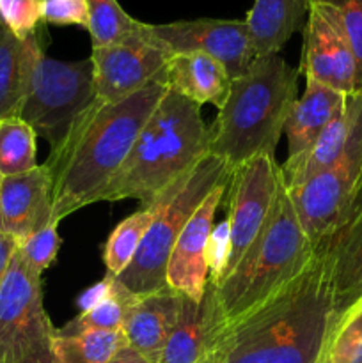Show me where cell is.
I'll return each mask as SVG.
<instances>
[{
    "label": "cell",
    "mask_w": 362,
    "mask_h": 363,
    "mask_svg": "<svg viewBox=\"0 0 362 363\" xmlns=\"http://www.w3.org/2000/svg\"><path fill=\"white\" fill-rule=\"evenodd\" d=\"M334 318L327 240L293 280L208 346L219 363H316Z\"/></svg>",
    "instance_id": "6da1fadb"
},
{
    "label": "cell",
    "mask_w": 362,
    "mask_h": 363,
    "mask_svg": "<svg viewBox=\"0 0 362 363\" xmlns=\"http://www.w3.org/2000/svg\"><path fill=\"white\" fill-rule=\"evenodd\" d=\"M165 92L162 84H151L123 101L96 99L82 113L45 162L52 172L53 223L59 225L71 213L98 202Z\"/></svg>",
    "instance_id": "7a4b0ae2"
},
{
    "label": "cell",
    "mask_w": 362,
    "mask_h": 363,
    "mask_svg": "<svg viewBox=\"0 0 362 363\" xmlns=\"http://www.w3.org/2000/svg\"><path fill=\"white\" fill-rule=\"evenodd\" d=\"M314 252L316 247L305 236L280 177L273 208L254 243L224 279L208 282L202 298L208 346L293 280Z\"/></svg>",
    "instance_id": "3957f363"
},
{
    "label": "cell",
    "mask_w": 362,
    "mask_h": 363,
    "mask_svg": "<svg viewBox=\"0 0 362 363\" xmlns=\"http://www.w3.org/2000/svg\"><path fill=\"white\" fill-rule=\"evenodd\" d=\"M208 155L209 128L201 106L167 91L98 202L137 199L151 208Z\"/></svg>",
    "instance_id": "277c9868"
},
{
    "label": "cell",
    "mask_w": 362,
    "mask_h": 363,
    "mask_svg": "<svg viewBox=\"0 0 362 363\" xmlns=\"http://www.w3.org/2000/svg\"><path fill=\"white\" fill-rule=\"evenodd\" d=\"M298 74L280 53L258 57L241 77L209 126V155L233 172L258 156H275L287 116L297 101Z\"/></svg>",
    "instance_id": "5b68a950"
},
{
    "label": "cell",
    "mask_w": 362,
    "mask_h": 363,
    "mask_svg": "<svg viewBox=\"0 0 362 363\" xmlns=\"http://www.w3.org/2000/svg\"><path fill=\"white\" fill-rule=\"evenodd\" d=\"M231 170L216 156L208 155L155 204V216L131 264L117 282L135 296L156 293L167 286V264L181 230L216 184L229 179Z\"/></svg>",
    "instance_id": "8992f818"
},
{
    "label": "cell",
    "mask_w": 362,
    "mask_h": 363,
    "mask_svg": "<svg viewBox=\"0 0 362 363\" xmlns=\"http://www.w3.org/2000/svg\"><path fill=\"white\" fill-rule=\"evenodd\" d=\"M350 103L353 124L339 160L307 183L287 188L302 229L314 247L346 222L362 195V91L351 94Z\"/></svg>",
    "instance_id": "52a82bcc"
},
{
    "label": "cell",
    "mask_w": 362,
    "mask_h": 363,
    "mask_svg": "<svg viewBox=\"0 0 362 363\" xmlns=\"http://www.w3.org/2000/svg\"><path fill=\"white\" fill-rule=\"evenodd\" d=\"M94 101V71L91 59L62 62L46 57L43 50L32 66L20 119H23L38 137L45 138L50 144V151H53L62 144L75 123Z\"/></svg>",
    "instance_id": "ba28073f"
},
{
    "label": "cell",
    "mask_w": 362,
    "mask_h": 363,
    "mask_svg": "<svg viewBox=\"0 0 362 363\" xmlns=\"http://www.w3.org/2000/svg\"><path fill=\"white\" fill-rule=\"evenodd\" d=\"M280 165L275 156H258L231 172L229 186V254L224 277L240 262L258 234L275 202L280 184Z\"/></svg>",
    "instance_id": "9c48e42d"
},
{
    "label": "cell",
    "mask_w": 362,
    "mask_h": 363,
    "mask_svg": "<svg viewBox=\"0 0 362 363\" xmlns=\"http://www.w3.org/2000/svg\"><path fill=\"white\" fill-rule=\"evenodd\" d=\"M144 32L169 53H204L219 60L231 80L248 71L258 57L247 25L238 20H180L172 23H144Z\"/></svg>",
    "instance_id": "30bf717a"
},
{
    "label": "cell",
    "mask_w": 362,
    "mask_h": 363,
    "mask_svg": "<svg viewBox=\"0 0 362 363\" xmlns=\"http://www.w3.org/2000/svg\"><path fill=\"white\" fill-rule=\"evenodd\" d=\"M307 18L302 32V74L337 92H358V71L353 52L336 11L325 2L307 0Z\"/></svg>",
    "instance_id": "8fae6325"
},
{
    "label": "cell",
    "mask_w": 362,
    "mask_h": 363,
    "mask_svg": "<svg viewBox=\"0 0 362 363\" xmlns=\"http://www.w3.org/2000/svg\"><path fill=\"white\" fill-rule=\"evenodd\" d=\"M172 53L153 41L144 32V21L135 35L102 48H92L91 62L94 71L96 99L117 103L130 98L156 78Z\"/></svg>",
    "instance_id": "7c38bea8"
},
{
    "label": "cell",
    "mask_w": 362,
    "mask_h": 363,
    "mask_svg": "<svg viewBox=\"0 0 362 363\" xmlns=\"http://www.w3.org/2000/svg\"><path fill=\"white\" fill-rule=\"evenodd\" d=\"M227 181L216 184L192 215L181 230L180 240L174 245L167 264V286L181 296L194 300L195 303H201L209 282V238L213 233V218L224 199Z\"/></svg>",
    "instance_id": "4fadbf2b"
},
{
    "label": "cell",
    "mask_w": 362,
    "mask_h": 363,
    "mask_svg": "<svg viewBox=\"0 0 362 363\" xmlns=\"http://www.w3.org/2000/svg\"><path fill=\"white\" fill-rule=\"evenodd\" d=\"M48 319L41 275L16 250L0 286V363Z\"/></svg>",
    "instance_id": "5bb4252c"
},
{
    "label": "cell",
    "mask_w": 362,
    "mask_h": 363,
    "mask_svg": "<svg viewBox=\"0 0 362 363\" xmlns=\"http://www.w3.org/2000/svg\"><path fill=\"white\" fill-rule=\"evenodd\" d=\"M52 222V172L43 163L7 176L0 191V230L20 241Z\"/></svg>",
    "instance_id": "9a60e30c"
},
{
    "label": "cell",
    "mask_w": 362,
    "mask_h": 363,
    "mask_svg": "<svg viewBox=\"0 0 362 363\" xmlns=\"http://www.w3.org/2000/svg\"><path fill=\"white\" fill-rule=\"evenodd\" d=\"M183 296L170 287L137 296L123 326L126 346L149 363L158 362L167 339L180 319Z\"/></svg>",
    "instance_id": "2e32d148"
},
{
    "label": "cell",
    "mask_w": 362,
    "mask_h": 363,
    "mask_svg": "<svg viewBox=\"0 0 362 363\" xmlns=\"http://www.w3.org/2000/svg\"><path fill=\"white\" fill-rule=\"evenodd\" d=\"M334 319L362 300V195L346 222L327 238Z\"/></svg>",
    "instance_id": "e0dca14e"
},
{
    "label": "cell",
    "mask_w": 362,
    "mask_h": 363,
    "mask_svg": "<svg viewBox=\"0 0 362 363\" xmlns=\"http://www.w3.org/2000/svg\"><path fill=\"white\" fill-rule=\"evenodd\" d=\"M156 84L199 106L209 103L222 108L229 94L231 77L219 60L204 53H172Z\"/></svg>",
    "instance_id": "ac0fdd59"
},
{
    "label": "cell",
    "mask_w": 362,
    "mask_h": 363,
    "mask_svg": "<svg viewBox=\"0 0 362 363\" xmlns=\"http://www.w3.org/2000/svg\"><path fill=\"white\" fill-rule=\"evenodd\" d=\"M346 94L307 78L305 92L295 101L284 126L287 137L286 162L302 158L322 137L329 124L346 108Z\"/></svg>",
    "instance_id": "d6986e66"
},
{
    "label": "cell",
    "mask_w": 362,
    "mask_h": 363,
    "mask_svg": "<svg viewBox=\"0 0 362 363\" xmlns=\"http://www.w3.org/2000/svg\"><path fill=\"white\" fill-rule=\"evenodd\" d=\"M45 46L43 27L21 41L0 25V121L20 117L32 66Z\"/></svg>",
    "instance_id": "ffe728a7"
},
{
    "label": "cell",
    "mask_w": 362,
    "mask_h": 363,
    "mask_svg": "<svg viewBox=\"0 0 362 363\" xmlns=\"http://www.w3.org/2000/svg\"><path fill=\"white\" fill-rule=\"evenodd\" d=\"M307 0H254L245 18L256 57L280 53L291 35L304 28Z\"/></svg>",
    "instance_id": "44dd1931"
},
{
    "label": "cell",
    "mask_w": 362,
    "mask_h": 363,
    "mask_svg": "<svg viewBox=\"0 0 362 363\" xmlns=\"http://www.w3.org/2000/svg\"><path fill=\"white\" fill-rule=\"evenodd\" d=\"M351 124H353V108H351L350 96H348L346 108L329 124V128L323 131L314 145L302 158L284 162L280 165V174H283L286 188L300 186L318 176L319 172L332 167L346 147Z\"/></svg>",
    "instance_id": "7402d4cb"
},
{
    "label": "cell",
    "mask_w": 362,
    "mask_h": 363,
    "mask_svg": "<svg viewBox=\"0 0 362 363\" xmlns=\"http://www.w3.org/2000/svg\"><path fill=\"white\" fill-rule=\"evenodd\" d=\"M208 351V325L201 303L183 296L180 319L156 363H197Z\"/></svg>",
    "instance_id": "603a6c76"
},
{
    "label": "cell",
    "mask_w": 362,
    "mask_h": 363,
    "mask_svg": "<svg viewBox=\"0 0 362 363\" xmlns=\"http://www.w3.org/2000/svg\"><path fill=\"white\" fill-rule=\"evenodd\" d=\"M126 344L121 332L87 330V332L53 335V353L57 363H109L114 354Z\"/></svg>",
    "instance_id": "cb8c5ba5"
},
{
    "label": "cell",
    "mask_w": 362,
    "mask_h": 363,
    "mask_svg": "<svg viewBox=\"0 0 362 363\" xmlns=\"http://www.w3.org/2000/svg\"><path fill=\"white\" fill-rule=\"evenodd\" d=\"M155 216L153 208H141L124 218L116 229L109 234L103 247V262H105L106 275L119 277L133 261L146 233Z\"/></svg>",
    "instance_id": "d4e9b609"
},
{
    "label": "cell",
    "mask_w": 362,
    "mask_h": 363,
    "mask_svg": "<svg viewBox=\"0 0 362 363\" xmlns=\"http://www.w3.org/2000/svg\"><path fill=\"white\" fill-rule=\"evenodd\" d=\"M135 300H137V296L131 294L128 289H124L116 279L110 293L99 303H96L89 311L80 312L77 318L71 319L66 326H62L57 332L62 333V335H73V333L87 332V330L121 332Z\"/></svg>",
    "instance_id": "484cf974"
},
{
    "label": "cell",
    "mask_w": 362,
    "mask_h": 363,
    "mask_svg": "<svg viewBox=\"0 0 362 363\" xmlns=\"http://www.w3.org/2000/svg\"><path fill=\"white\" fill-rule=\"evenodd\" d=\"M316 363H362V300L330 323Z\"/></svg>",
    "instance_id": "4316f807"
},
{
    "label": "cell",
    "mask_w": 362,
    "mask_h": 363,
    "mask_svg": "<svg viewBox=\"0 0 362 363\" xmlns=\"http://www.w3.org/2000/svg\"><path fill=\"white\" fill-rule=\"evenodd\" d=\"M92 48L116 45L138 32L142 21L131 18L117 0H85Z\"/></svg>",
    "instance_id": "83f0119b"
},
{
    "label": "cell",
    "mask_w": 362,
    "mask_h": 363,
    "mask_svg": "<svg viewBox=\"0 0 362 363\" xmlns=\"http://www.w3.org/2000/svg\"><path fill=\"white\" fill-rule=\"evenodd\" d=\"M35 131L20 117L0 121V174L18 176L35 169Z\"/></svg>",
    "instance_id": "f1b7e54d"
},
{
    "label": "cell",
    "mask_w": 362,
    "mask_h": 363,
    "mask_svg": "<svg viewBox=\"0 0 362 363\" xmlns=\"http://www.w3.org/2000/svg\"><path fill=\"white\" fill-rule=\"evenodd\" d=\"M0 25L14 38L27 39L43 27V0H0Z\"/></svg>",
    "instance_id": "f546056e"
},
{
    "label": "cell",
    "mask_w": 362,
    "mask_h": 363,
    "mask_svg": "<svg viewBox=\"0 0 362 363\" xmlns=\"http://www.w3.org/2000/svg\"><path fill=\"white\" fill-rule=\"evenodd\" d=\"M60 245L62 240L57 230V223H50L38 233L18 241V252L39 275H43V272L55 262Z\"/></svg>",
    "instance_id": "4dcf8cb0"
},
{
    "label": "cell",
    "mask_w": 362,
    "mask_h": 363,
    "mask_svg": "<svg viewBox=\"0 0 362 363\" xmlns=\"http://www.w3.org/2000/svg\"><path fill=\"white\" fill-rule=\"evenodd\" d=\"M332 7L353 52L358 71V92L362 91V0H318Z\"/></svg>",
    "instance_id": "1f68e13d"
},
{
    "label": "cell",
    "mask_w": 362,
    "mask_h": 363,
    "mask_svg": "<svg viewBox=\"0 0 362 363\" xmlns=\"http://www.w3.org/2000/svg\"><path fill=\"white\" fill-rule=\"evenodd\" d=\"M53 335H55V328L48 319L16 350L11 351L4 363H57L55 353H53Z\"/></svg>",
    "instance_id": "d6a6232c"
},
{
    "label": "cell",
    "mask_w": 362,
    "mask_h": 363,
    "mask_svg": "<svg viewBox=\"0 0 362 363\" xmlns=\"http://www.w3.org/2000/svg\"><path fill=\"white\" fill-rule=\"evenodd\" d=\"M43 23L57 27L87 28L89 9L85 0H43Z\"/></svg>",
    "instance_id": "836d02e7"
},
{
    "label": "cell",
    "mask_w": 362,
    "mask_h": 363,
    "mask_svg": "<svg viewBox=\"0 0 362 363\" xmlns=\"http://www.w3.org/2000/svg\"><path fill=\"white\" fill-rule=\"evenodd\" d=\"M114 280H116V277L105 275V279H103L102 282L94 284V286H91L89 289H85L77 300V307L80 308V312L89 311V308L94 307L96 303H99V301L110 293V289H112L114 286Z\"/></svg>",
    "instance_id": "e575fe53"
},
{
    "label": "cell",
    "mask_w": 362,
    "mask_h": 363,
    "mask_svg": "<svg viewBox=\"0 0 362 363\" xmlns=\"http://www.w3.org/2000/svg\"><path fill=\"white\" fill-rule=\"evenodd\" d=\"M16 250L18 241L13 236H9V234L0 230V286H2L4 279H6L7 269H9V264L13 261Z\"/></svg>",
    "instance_id": "d590c367"
},
{
    "label": "cell",
    "mask_w": 362,
    "mask_h": 363,
    "mask_svg": "<svg viewBox=\"0 0 362 363\" xmlns=\"http://www.w3.org/2000/svg\"><path fill=\"white\" fill-rule=\"evenodd\" d=\"M109 363H149V362L146 360L142 354H138L137 351L131 350L130 346H126V344H124V346L121 347L116 354H114L112 360H110Z\"/></svg>",
    "instance_id": "8d00e7d4"
},
{
    "label": "cell",
    "mask_w": 362,
    "mask_h": 363,
    "mask_svg": "<svg viewBox=\"0 0 362 363\" xmlns=\"http://www.w3.org/2000/svg\"><path fill=\"white\" fill-rule=\"evenodd\" d=\"M197 363H219V358H216V354L213 353V351H206L204 357H202Z\"/></svg>",
    "instance_id": "74e56055"
},
{
    "label": "cell",
    "mask_w": 362,
    "mask_h": 363,
    "mask_svg": "<svg viewBox=\"0 0 362 363\" xmlns=\"http://www.w3.org/2000/svg\"><path fill=\"white\" fill-rule=\"evenodd\" d=\"M2 179H4V176L0 174V191H2Z\"/></svg>",
    "instance_id": "f35d334b"
}]
</instances>
